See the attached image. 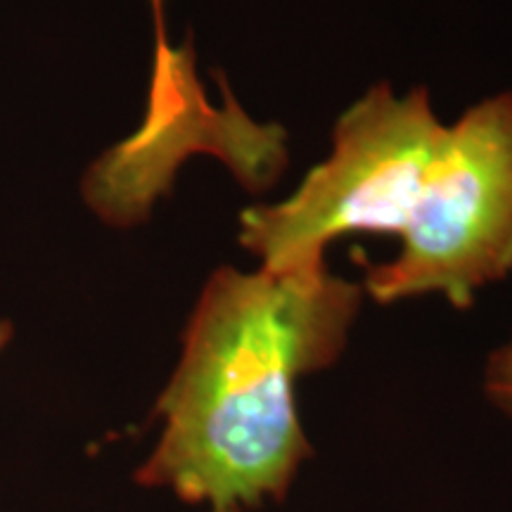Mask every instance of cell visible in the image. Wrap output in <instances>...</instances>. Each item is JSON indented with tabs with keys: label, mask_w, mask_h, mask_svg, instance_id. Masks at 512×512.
<instances>
[{
	"label": "cell",
	"mask_w": 512,
	"mask_h": 512,
	"mask_svg": "<svg viewBox=\"0 0 512 512\" xmlns=\"http://www.w3.org/2000/svg\"><path fill=\"white\" fill-rule=\"evenodd\" d=\"M214 512H238V508H226V510H214Z\"/></svg>",
	"instance_id": "cell-7"
},
{
	"label": "cell",
	"mask_w": 512,
	"mask_h": 512,
	"mask_svg": "<svg viewBox=\"0 0 512 512\" xmlns=\"http://www.w3.org/2000/svg\"><path fill=\"white\" fill-rule=\"evenodd\" d=\"M486 394L512 418V339L491 356L486 368Z\"/></svg>",
	"instance_id": "cell-5"
},
{
	"label": "cell",
	"mask_w": 512,
	"mask_h": 512,
	"mask_svg": "<svg viewBox=\"0 0 512 512\" xmlns=\"http://www.w3.org/2000/svg\"><path fill=\"white\" fill-rule=\"evenodd\" d=\"M361 287L328 266L209 278L157 401L164 434L136 479L214 510L283 498L311 453L294 382L342 354Z\"/></svg>",
	"instance_id": "cell-1"
},
{
	"label": "cell",
	"mask_w": 512,
	"mask_h": 512,
	"mask_svg": "<svg viewBox=\"0 0 512 512\" xmlns=\"http://www.w3.org/2000/svg\"><path fill=\"white\" fill-rule=\"evenodd\" d=\"M394 261L370 266L375 302L439 292L467 309L479 287L512 271V93L446 126Z\"/></svg>",
	"instance_id": "cell-3"
},
{
	"label": "cell",
	"mask_w": 512,
	"mask_h": 512,
	"mask_svg": "<svg viewBox=\"0 0 512 512\" xmlns=\"http://www.w3.org/2000/svg\"><path fill=\"white\" fill-rule=\"evenodd\" d=\"M164 3L166 0H150L152 17H155V62H152L147 102H152V105L176 100L178 95H183L197 81L192 48L188 43L183 48H174L169 43V36H166Z\"/></svg>",
	"instance_id": "cell-4"
},
{
	"label": "cell",
	"mask_w": 512,
	"mask_h": 512,
	"mask_svg": "<svg viewBox=\"0 0 512 512\" xmlns=\"http://www.w3.org/2000/svg\"><path fill=\"white\" fill-rule=\"evenodd\" d=\"M444 133L425 88L399 100L375 86L339 117L332 155L285 202L242 211L240 242L264 271H294L325 266V247L347 233L401 238Z\"/></svg>",
	"instance_id": "cell-2"
},
{
	"label": "cell",
	"mask_w": 512,
	"mask_h": 512,
	"mask_svg": "<svg viewBox=\"0 0 512 512\" xmlns=\"http://www.w3.org/2000/svg\"><path fill=\"white\" fill-rule=\"evenodd\" d=\"M10 335H12V325L5 323V320H0V349H3L5 344H8Z\"/></svg>",
	"instance_id": "cell-6"
}]
</instances>
